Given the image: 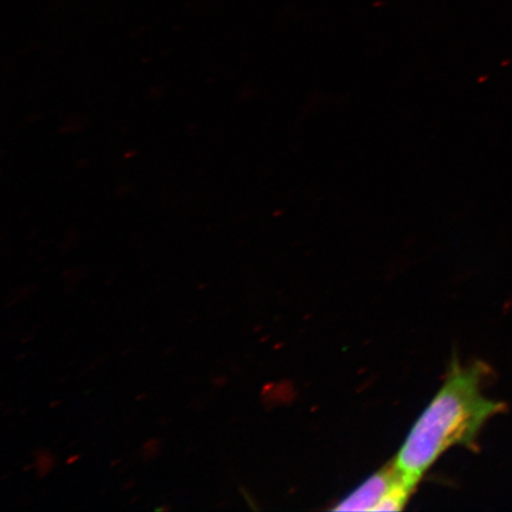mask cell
<instances>
[{"label": "cell", "mask_w": 512, "mask_h": 512, "mask_svg": "<svg viewBox=\"0 0 512 512\" xmlns=\"http://www.w3.org/2000/svg\"><path fill=\"white\" fill-rule=\"evenodd\" d=\"M488 364L476 361L463 367L456 358L443 386L408 433L394 463L407 483L416 489L425 473L454 446L477 450V439L488 421L507 409L485 396L490 379Z\"/></svg>", "instance_id": "6da1fadb"}, {"label": "cell", "mask_w": 512, "mask_h": 512, "mask_svg": "<svg viewBox=\"0 0 512 512\" xmlns=\"http://www.w3.org/2000/svg\"><path fill=\"white\" fill-rule=\"evenodd\" d=\"M414 491L392 460L338 502L334 511H399Z\"/></svg>", "instance_id": "7a4b0ae2"}]
</instances>
